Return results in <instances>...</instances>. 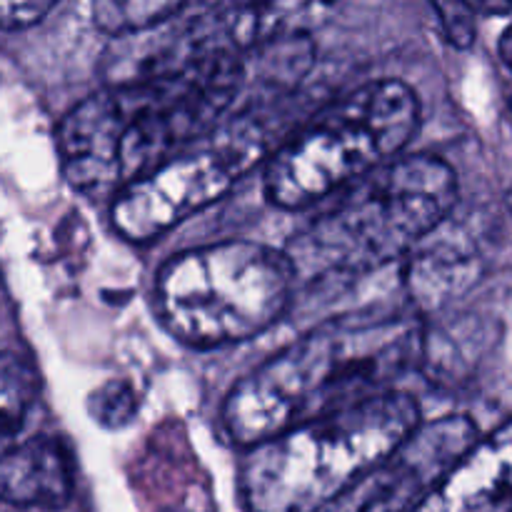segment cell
<instances>
[{"mask_svg": "<svg viewBox=\"0 0 512 512\" xmlns=\"http://www.w3.org/2000/svg\"><path fill=\"white\" fill-rule=\"evenodd\" d=\"M498 50H500V58H503V65L512 73V25H508L505 33L500 35Z\"/></svg>", "mask_w": 512, "mask_h": 512, "instance_id": "2e32d148", "label": "cell"}, {"mask_svg": "<svg viewBox=\"0 0 512 512\" xmlns=\"http://www.w3.org/2000/svg\"><path fill=\"white\" fill-rule=\"evenodd\" d=\"M265 153L258 125H238L213 143L183 150L120 190L113 198V228L130 243H148L223 198Z\"/></svg>", "mask_w": 512, "mask_h": 512, "instance_id": "52a82bcc", "label": "cell"}, {"mask_svg": "<svg viewBox=\"0 0 512 512\" xmlns=\"http://www.w3.org/2000/svg\"><path fill=\"white\" fill-rule=\"evenodd\" d=\"M188 8L185 3H155V0H128V3H95L93 20L103 33L133 35L153 30L155 25L168 23Z\"/></svg>", "mask_w": 512, "mask_h": 512, "instance_id": "7c38bea8", "label": "cell"}, {"mask_svg": "<svg viewBox=\"0 0 512 512\" xmlns=\"http://www.w3.org/2000/svg\"><path fill=\"white\" fill-rule=\"evenodd\" d=\"M425 355L413 310H358L318 325L240 380L223 405L230 440L258 445L395 390Z\"/></svg>", "mask_w": 512, "mask_h": 512, "instance_id": "7a4b0ae2", "label": "cell"}, {"mask_svg": "<svg viewBox=\"0 0 512 512\" xmlns=\"http://www.w3.org/2000/svg\"><path fill=\"white\" fill-rule=\"evenodd\" d=\"M73 495V463L58 438L20 440L0 458V503L23 510H60Z\"/></svg>", "mask_w": 512, "mask_h": 512, "instance_id": "30bf717a", "label": "cell"}, {"mask_svg": "<svg viewBox=\"0 0 512 512\" xmlns=\"http://www.w3.org/2000/svg\"><path fill=\"white\" fill-rule=\"evenodd\" d=\"M420 103L400 80H373L325 105L285 140L265 168L273 205L308 208L390 163L413 140Z\"/></svg>", "mask_w": 512, "mask_h": 512, "instance_id": "8992f818", "label": "cell"}, {"mask_svg": "<svg viewBox=\"0 0 512 512\" xmlns=\"http://www.w3.org/2000/svg\"><path fill=\"white\" fill-rule=\"evenodd\" d=\"M38 393L40 380L33 365L20 355L0 350V458L20 443Z\"/></svg>", "mask_w": 512, "mask_h": 512, "instance_id": "8fae6325", "label": "cell"}, {"mask_svg": "<svg viewBox=\"0 0 512 512\" xmlns=\"http://www.w3.org/2000/svg\"><path fill=\"white\" fill-rule=\"evenodd\" d=\"M440 15V28L455 48H470L475 40V13L468 3H438L433 5Z\"/></svg>", "mask_w": 512, "mask_h": 512, "instance_id": "5bb4252c", "label": "cell"}, {"mask_svg": "<svg viewBox=\"0 0 512 512\" xmlns=\"http://www.w3.org/2000/svg\"><path fill=\"white\" fill-rule=\"evenodd\" d=\"M415 512H512V420L478 440Z\"/></svg>", "mask_w": 512, "mask_h": 512, "instance_id": "9c48e42d", "label": "cell"}, {"mask_svg": "<svg viewBox=\"0 0 512 512\" xmlns=\"http://www.w3.org/2000/svg\"><path fill=\"white\" fill-rule=\"evenodd\" d=\"M478 440L468 415L420 423L395 453L318 512H415Z\"/></svg>", "mask_w": 512, "mask_h": 512, "instance_id": "ba28073f", "label": "cell"}, {"mask_svg": "<svg viewBox=\"0 0 512 512\" xmlns=\"http://www.w3.org/2000/svg\"><path fill=\"white\" fill-rule=\"evenodd\" d=\"M88 410L103 428H120L135 413V393L128 383H108L95 390L88 400Z\"/></svg>", "mask_w": 512, "mask_h": 512, "instance_id": "4fadbf2b", "label": "cell"}, {"mask_svg": "<svg viewBox=\"0 0 512 512\" xmlns=\"http://www.w3.org/2000/svg\"><path fill=\"white\" fill-rule=\"evenodd\" d=\"M53 10V3H0V30H23L40 23Z\"/></svg>", "mask_w": 512, "mask_h": 512, "instance_id": "9a60e30c", "label": "cell"}, {"mask_svg": "<svg viewBox=\"0 0 512 512\" xmlns=\"http://www.w3.org/2000/svg\"><path fill=\"white\" fill-rule=\"evenodd\" d=\"M285 250L250 240L200 245L173 255L155 278V310L190 348H223L265 333L293 300Z\"/></svg>", "mask_w": 512, "mask_h": 512, "instance_id": "5b68a950", "label": "cell"}, {"mask_svg": "<svg viewBox=\"0 0 512 512\" xmlns=\"http://www.w3.org/2000/svg\"><path fill=\"white\" fill-rule=\"evenodd\" d=\"M418 425V403L390 390L253 445L240 470L245 508L318 512L395 453Z\"/></svg>", "mask_w": 512, "mask_h": 512, "instance_id": "277c9868", "label": "cell"}, {"mask_svg": "<svg viewBox=\"0 0 512 512\" xmlns=\"http://www.w3.org/2000/svg\"><path fill=\"white\" fill-rule=\"evenodd\" d=\"M248 55L195 43L173 65L118 80L60 120L58 155L68 183L108 198L208 135L250 88Z\"/></svg>", "mask_w": 512, "mask_h": 512, "instance_id": "6da1fadb", "label": "cell"}, {"mask_svg": "<svg viewBox=\"0 0 512 512\" xmlns=\"http://www.w3.org/2000/svg\"><path fill=\"white\" fill-rule=\"evenodd\" d=\"M458 203V178L445 160H390L343 188L325 213L288 243L295 280H340L403 258Z\"/></svg>", "mask_w": 512, "mask_h": 512, "instance_id": "3957f363", "label": "cell"}]
</instances>
